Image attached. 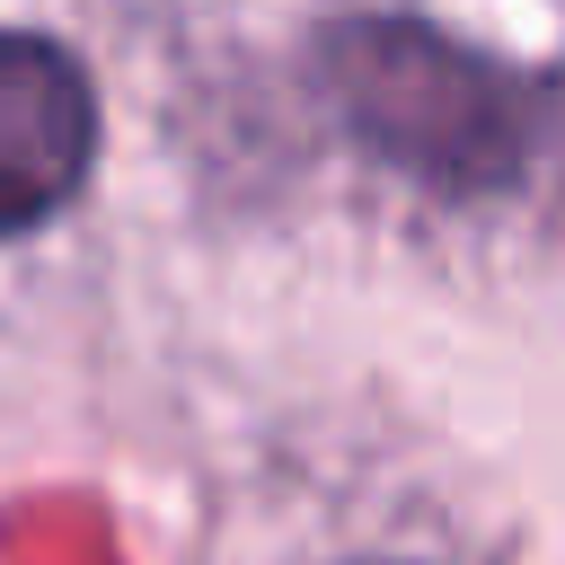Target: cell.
Here are the masks:
<instances>
[{
	"label": "cell",
	"instance_id": "6da1fadb",
	"mask_svg": "<svg viewBox=\"0 0 565 565\" xmlns=\"http://www.w3.org/2000/svg\"><path fill=\"white\" fill-rule=\"evenodd\" d=\"M335 115L433 194L512 185L556 115V88L415 18H353L318 53Z\"/></svg>",
	"mask_w": 565,
	"mask_h": 565
},
{
	"label": "cell",
	"instance_id": "7a4b0ae2",
	"mask_svg": "<svg viewBox=\"0 0 565 565\" xmlns=\"http://www.w3.org/2000/svg\"><path fill=\"white\" fill-rule=\"evenodd\" d=\"M88 159H97L88 71L62 44L0 26V238L53 221L79 194Z\"/></svg>",
	"mask_w": 565,
	"mask_h": 565
}]
</instances>
